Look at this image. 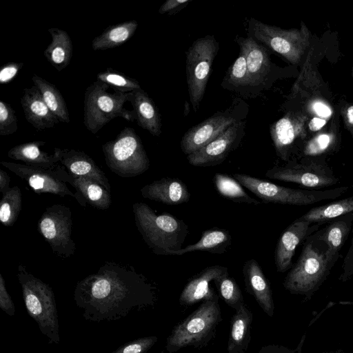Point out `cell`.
<instances>
[{"instance_id":"1","label":"cell","mask_w":353,"mask_h":353,"mask_svg":"<svg viewBox=\"0 0 353 353\" xmlns=\"http://www.w3.org/2000/svg\"><path fill=\"white\" fill-rule=\"evenodd\" d=\"M154 290L133 267L105 261L97 272L77 283L74 300L87 321H118L153 305Z\"/></svg>"},{"instance_id":"2","label":"cell","mask_w":353,"mask_h":353,"mask_svg":"<svg viewBox=\"0 0 353 353\" xmlns=\"http://www.w3.org/2000/svg\"><path fill=\"white\" fill-rule=\"evenodd\" d=\"M135 225L152 252L172 255L181 250L188 234V225L169 213L157 214L148 204L132 205Z\"/></svg>"},{"instance_id":"3","label":"cell","mask_w":353,"mask_h":353,"mask_svg":"<svg viewBox=\"0 0 353 353\" xmlns=\"http://www.w3.org/2000/svg\"><path fill=\"white\" fill-rule=\"evenodd\" d=\"M17 278L27 312L37 322L48 343L59 344L58 314L52 288L31 274L22 264L18 266Z\"/></svg>"},{"instance_id":"4","label":"cell","mask_w":353,"mask_h":353,"mask_svg":"<svg viewBox=\"0 0 353 353\" xmlns=\"http://www.w3.org/2000/svg\"><path fill=\"white\" fill-rule=\"evenodd\" d=\"M306 240L299 259L285 278L283 286L291 294L310 299L326 279L332 267L325 243L315 234Z\"/></svg>"},{"instance_id":"5","label":"cell","mask_w":353,"mask_h":353,"mask_svg":"<svg viewBox=\"0 0 353 353\" xmlns=\"http://www.w3.org/2000/svg\"><path fill=\"white\" fill-rule=\"evenodd\" d=\"M222 320L219 299L203 301L172 330L166 340V350L174 353L183 347L205 345L214 336Z\"/></svg>"},{"instance_id":"6","label":"cell","mask_w":353,"mask_h":353,"mask_svg":"<svg viewBox=\"0 0 353 353\" xmlns=\"http://www.w3.org/2000/svg\"><path fill=\"white\" fill-rule=\"evenodd\" d=\"M110 86L99 81L90 84L84 94L83 123L88 130L97 134L108 123L117 117L135 120L133 110L123 105L130 101L131 92H108Z\"/></svg>"},{"instance_id":"7","label":"cell","mask_w":353,"mask_h":353,"mask_svg":"<svg viewBox=\"0 0 353 353\" xmlns=\"http://www.w3.org/2000/svg\"><path fill=\"white\" fill-rule=\"evenodd\" d=\"M233 176L242 186L266 203L299 206L307 205L336 199L348 190L347 186L325 190L293 189L276 185L246 174L235 173Z\"/></svg>"},{"instance_id":"8","label":"cell","mask_w":353,"mask_h":353,"mask_svg":"<svg viewBox=\"0 0 353 353\" xmlns=\"http://www.w3.org/2000/svg\"><path fill=\"white\" fill-rule=\"evenodd\" d=\"M102 151L109 169L119 176H136L150 167L141 140L132 128L125 127L114 139L102 145Z\"/></svg>"},{"instance_id":"9","label":"cell","mask_w":353,"mask_h":353,"mask_svg":"<svg viewBox=\"0 0 353 353\" xmlns=\"http://www.w3.org/2000/svg\"><path fill=\"white\" fill-rule=\"evenodd\" d=\"M219 43L213 35H206L193 42L186 52V76L189 97L195 112L202 101Z\"/></svg>"},{"instance_id":"10","label":"cell","mask_w":353,"mask_h":353,"mask_svg":"<svg viewBox=\"0 0 353 353\" xmlns=\"http://www.w3.org/2000/svg\"><path fill=\"white\" fill-rule=\"evenodd\" d=\"M37 229L54 254L65 259L74 254L76 244L72 238V216L70 208L61 204L48 207L38 221Z\"/></svg>"},{"instance_id":"11","label":"cell","mask_w":353,"mask_h":353,"mask_svg":"<svg viewBox=\"0 0 353 353\" xmlns=\"http://www.w3.org/2000/svg\"><path fill=\"white\" fill-rule=\"evenodd\" d=\"M265 176L271 179L294 183L308 188L318 190L339 182L334 172L325 163L308 161L290 162L284 166H274Z\"/></svg>"},{"instance_id":"12","label":"cell","mask_w":353,"mask_h":353,"mask_svg":"<svg viewBox=\"0 0 353 353\" xmlns=\"http://www.w3.org/2000/svg\"><path fill=\"white\" fill-rule=\"evenodd\" d=\"M249 37L272 50L295 62L300 54V37L294 30H283L251 18L248 21Z\"/></svg>"},{"instance_id":"13","label":"cell","mask_w":353,"mask_h":353,"mask_svg":"<svg viewBox=\"0 0 353 353\" xmlns=\"http://www.w3.org/2000/svg\"><path fill=\"white\" fill-rule=\"evenodd\" d=\"M244 122L236 121L200 150L187 156L194 166H212L223 162L239 145L244 135Z\"/></svg>"},{"instance_id":"14","label":"cell","mask_w":353,"mask_h":353,"mask_svg":"<svg viewBox=\"0 0 353 353\" xmlns=\"http://www.w3.org/2000/svg\"><path fill=\"white\" fill-rule=\"evenodd\" d=\"M1 165L26 181L37 194L50 193L61 197L77 198L75 192H72L66 183L57 176L53 170L4 161H1Z\"/></svg>"},{"instance_id":"15","label":"cell","mask_w":353,"mask_h":353,"mask_svg":"<svg viewBox=\"0 0 353 353\" xmlns=\"http://www.w3.org/2000/svg\"><path fill=\"white\" fill-rule=\"evenodd\" d=\"M236 122L226 112H217L189 129L181 141L182 151L187 156L200 150Z\"/></svg>"},{"instance_id":"16","label":"cell","mask_w":353,"mask_h":353,"mask_svg":"<svg viewBox=\"0 0 353 353\" xmlns=\"http://www.w3.org/2000/svg\"><path fill=\"white\" fill-rule=\"evenodd\" d=\"M53 170L61 181L70 184L75 189L76 200L82 207H86L87 203L99 210H106L110 207V192L101 185L90 179L70 173L59 163Z\"/></svg>"},{"instance_id":"17","label":"cell","mask_w":353,"mask_h":353,"mask_svg":"<svg viewBox=\"0 0 353 353\" xmlns=\"http://www.w3.org/2000/svg\"><path fill=\"white\" fill-rule=\"evenodd\" d=\"M320 225L298 218L285 230L277 242L274 252L277 272H285L291 268L297 246L316 230Z\"/></svg>"},{"instance_id":"18","label":"cell","mask_w":353,"mask_h":353,"mask_svg":"<svg viewBox=\"0 0 353 353\" xmlns=\"http://www.w3.org/2000/svg\"><path fill=\"white\" fill-rule=\"evenodd\" d=\"M53 154L58 163L70 173L90 179L110 192L111 186L105 174L84 152L74 149L55 148Z\"/></svg>"},{"instance_id":"19","label":"cell","mask_w":353,"mask_h":353,"mask_svg":"<svg viewBox=\"0 0 353 353\" xmlns=\"http://www.w3.org/2000/svg\"><path fill=\"white\" fill-rule=\"evenodd\" d=\"M228 268L221 265L209 266L190 279L179 296L181 305L190 306L201 301L219 299L218 295L210 283L228 272Z\"/></svg>"},{"instance_id":"20","label":"cell","mask_w":353,"mask_h":353,"mask_svg":"<svg viewBox=\"0 0 353 353\" xmlns=\"http://www.w3.org/2000/svg\"><path fill=\"white\" fill-rule=\"evenodd\" d=\"M243 275L246 291L268 316H273L274 304L272 290L259 263L253 259L246 261L243 267Z\"/></svg>"},{"instance_id":"21","label":"cell","mask_w":353,"mask_h":353,"mask_svg":"<svg viewBox=\"0 0 353 353\" xmlns=\"http://www.w3.org/2000/svg\"><path fill=\"white\" fill-rule=\"evenodd\" d=\"M236 40L245 53L250 88L262 85L270 68V60L265 47L250 37H236Z\"/></svg>"},{"instance_id":"22","label":"cell","mask_w":353,"mask_h":353,"mask_svg":"<svg viewBox=\"0 0 353 353\" xmlns=\"http://www.w3.org/2000/svg\"><path fill=\"white\" fill-rule=\"evenodd\" d=\"M142 196L164 204L175 205L188 202L190 194L186 185L180 179L163 177L140 190Z\"/></svg>"},{"instance_id":"23","label":"cell","mask_w":353,"mask_h":353,"mask_svg":"<svg viewBox=\"0 0 353 353\" xmlns=\"http://www.w3.org/2000/svg\"><path fill=\"white\" fill-rule=\"evenodd\" d=\"M21 105L26 119L37 130L53 128L59 122V119L48 108L40 91L34 85L23 90Z\"/></svg>"},{"instance_id":"24","label":"cell","mask_w":353,"mask_h":353,"mask_svg":"<svg viewBox=\"0 0 353 353\" xmlns=\"http://www.w3.org/2000/svg\"><path fill=\"white\" fill-rule=\"evenodd\" d=\"M353 212L332 220L324 229L315 234L326 245L328 262L332 268L352 229Z\"/></svg>"},{"instance_id":"25","label":"cell","mask_w":353,"mask_h":353,"mask_svg":"<svg viewBox=\"0 0 353 353\" xmlns=\"http://www.w3.org/2000/svg\"><path fill=\"white\" fill-rule=\"evenodd\" d=\"M129 101L137 124L153 136L159 137L161 133V117L152 99L140 88L131 92Z\"/></svg>"},{"instance_id":"26","label":"cell","mask_w":353,"mask_h":353,"mask_svg":"<svg viewBox=\"0 0 353 353\" xmlns=\"http://www.w3.org/2000/svg\"><path fill=\"white\" fill-rule=\"evenodd\" d=\"M253 314L244 303L232 316L228 353H246L251 339Z\"/></svg>"},{"instance_id":"27","label":"cell","mask_w":353,"mask_h":353,"mask_svg":"<svg viewBox=\"0 0 353 353\" xmlns=\"http://www.w3.org/2000/svg\"><path fill=\"white\" fill-rule=\"evenodd\" d=\"M45 144L46 142L43 141L21 143L10 148L8 157L28 165L54 170L59 164L58 161L54 154H49L41 150V147Z\"/></svg>"},{"instance_id":"28","label":"cell","mask_w":353,"mask_h":353,"mask_svg":"<svg viewBox=\"0 0 353 353\" xmlns=\"http://www.w3.org/2000/svg\"><path fill=\"white\" fill-rule=\"evenodd\" d=\"M51 43L44 51L48 61L59 72L65 69L72 57V43L68 32L58 28H50Z\"/></svg>"},{"instance_id":"29","label":"cell","mask_w":353,"mask_h":353,"mask_svg":"<svg viewBox=\"0 0 353 353\" xmlns=\"http://www.w3.org/2000/svg\"><path fill=\"white\" fill-rule=\"evenodd\" d=\"M232 237L230 233L223 229L214 228L205 230L201 239L194 244L189 245L173 253L174 256H181L194 251H207L212 254H222L231 245Z\"/></svg>"},{"instance_id":"30","label":"cell","mask_w":353,"mask_h":353,"mask_svg":"<svg viewBox=\"0 0 353 353\" xmlns=\"http://www.w3.org/2000/svg\"><path fill=\"white\" fill-rule=\"evenodd\" d=\"M138 28V22L131 20L108 26L100 35L93 39L94 50H105L119 47L127 42Z\"/></svg>"},{"instance_id":"31","label":"cell","mask_w":353,"mask_h":353,"mask_svg":"<svg viewBox=\"0 0 353 353\" xmlns=\"http://www.w3.org/2000/svg\"><path fill=\"white\" fill-rule=\"evenodd\" d=\"M353 212V196L312 208L299 217L312 223L322 224Z\"/></svg>"},{"instance_id":"32","label":"cell","mask_w":353,"mask_h":353,"mask_svg":"<svg viewBox=\"0 0 353 353\" xmlns=\"http://www.w3.org/2000/svg\"><path fill=\"white\" fill-rule=\"evenodd\" d=\"M32 80L40 91L46 104L59 121L69 123L70 117L67 105L57 87L37 75H33Z\"/></svg>"},{"instance_id":"33","label":"cell","mask_w":353,"mask_h":353,"mask_svg":"<svg viewBox=\"0 0 353 353\" xmlns=\"http://www.w3.org/2000/svg\"><path fill=\"white\" fill-rule=\"evenodd\" d=\"M270 133L278 156L287 161L290 147L297 134L294 121L289 116L280 119L272 125Z\"/></svg>"},{"instance_id":"34","label":"cell","mask_w":353,"mask_h":353,"mask_svg":"<svg viewBox=\"0 0 353 353\" xmlns=\"http://www.w3.org/2000/svg\"><path fill=\"white\" fill-rule=\"evenodd\" d=\"M217 192L223 197L234 202L258 205L261 202L250 196L241 184L228 175L216 173L213 178Z\"/></svg>"},{"instance_id":"35","label":"cell","mask_w":353,"mask_h":353,"mask_svg":"<svg viewBox=\"0 0 353 353\" xmlns=\"http://www.w3.org/2000/svg\"><path fill=\"white\" fill-rule=\"evenodd\" d=\"M22 209V194L20 188L14 185L2 195L0 201V221L6 227L12 226L17 221Z\"/></svg>"},{"instance_id":"36","label":"cell","mask_w":353,"mask_h":353,"mask_svg":"<svg viewBox=\"0 0 353 353\" xmlns=\"http://www.w3.org/2000/svg\"><path fill=\"white\" fill-rule=\"evenodd\" d=\"M214 283L221 299L235 312L245 303L240 288L228 272L214 280Z\"/></svg>"},{"instance_id":"37","label":"cell","mask_w":353,"mask_h":353,"mask_svg":"<svg viewBox=\"0 0 353 353\" xmlns=\"http://www.w3.org/2000/svg\"><path fill=\"white\" fill-rule=\"evenodd\" d=\"M97 80L106 83L115 92L128 93L140 89L139 83L134 79L125 75L111 68L99 72Z\"/></svg>"},{"instance_id":"38","label":"cell","mask_w":353,"mask_h":353,"mask_svg":"<svg viewBox=\"0 0 353 353\" xmlns=\"http://www.w3.org/2000/svg\"><path fill=\"white\" fill-rule=\"evenodd\" d=\"M225 77L224 83L229 85L228 89L250 88L245 53L241 48L238 57L229 68Z\"/></svg>"},{"instance_id":"39","label":"cell","mask_w":353,"mask_h":353,"mask_svg":"<svg viewBox=\"0 0 353 353\" xmlns=\"http://www.w3.org/2000/svg\"><path fill=\"white\" fill-rule=\"evenodd\" d=\"M18 128L17 118L12 106L4 101H0V135L14 134Z\"/></svg>"},{"instance_id":"40","label":"cell","mask_w":353,"mask_h":353,"mask_svg":"<svg viewBox=\"0 0 353 353\" xmlns=\"http://www.w3.org/2000/svg\"><path fill=\"white\" fill-rule=\"evenodd\" d=\"M157 341L156 336L141 337L124 343L111 353H146Z\"/></svg>"},{"instance_id":"41","label":"cell","mask_w":353,"mask_h":353,"mask_svg":"<svg viewBox=\"0 0 353 353\" xmlns=\"http://www.w3.org/2000/svg\"><path fill=\"white\" fill-rule=\"evenodd\" d=\"M332 143V137L321 134L312 139L305 146L304 153L308 156H316L326 152Z\"/></svg>"},{"instance_id":"42","label":"cell","mask_w":353,"mask_h":353,"mask_svg":"<svg viewBox=\"0 0 353 353\" xmlns=\"http://www.w3.org/2000/svg\"><path fill=\"white\" fill-rule=\"evenodd\" d=\"M0 308L9 316H13L15 314L14 304L7 291L6 281L1 274H0Z\"/></svg>"},{"instance_id":"43","label":"cell","mask_w":353,"mask_h":353,"mask_svg":"<svg viewBox=\"0 0 353 353\" xmlns=\"http://www.w3.org/2000/svg\"><path fill=\"white\" fill-rule=\"evenodd\" d=\"M22 62H9L2 66L0 70V83H10L19 73L23 66Z\"/></svg>"},{"instance_id":"44","label":"cell","mask_w":353,"mask_h":353,"mask_svg":"<svg viewBox=\"0 0 353 353\" xmlns=\"http://www.w3.org/2000/svg\"><path fill=\"white\" fill-rule=\"evenodd\" d=\"M352 236L350 248L345 256L342 265V272L339 276V280L345 282L353 275V228L352 230Z\"/></svg>"},{"instance_id":"45","label":"cell","mask_w":353,"mask_h":353,"mask_svg":"<svg viewBox=\"0 0 353 353\" xmlns=\"http://www.w3.org/2000/svg\"><path fill=\"white\" fill-rule=\"evenodd\" d=\"M192 0H167L159 9V13H174L188 4Z\"/></svg>"},{"instance_id":"46","label":"cell","mask_w":353,"mask_h":353,"mask_svg":"<svg viewBox=\"0 0 353 353\" xmlns=\"http://www.w3.org/2000/svg\"><path fill=\"white\" fill-rule=\"evenodd\" d=\"M259 353H294L288 348L275 345H268L261 347Z\"/></svg>"},{"instance_id":"47","label":"cell","mask_w":353,"mask_h":353,"mask_svg":"<svg viewBox=\"0 0 353 353\" xmlns=\"http://www.w3.org/2000/svg\"><path fill=\"white\" fill-rule=\"evenodd\" d=\"M10 182V178L6 172L0 170V192L2 194H5L9 189V185Z\"/></svg>"},{"instance_id":"48","label":"cell","mask_w":353,"mask_h":353,"mask_svg":"<svg viewBox=\"0 0 353 353\" xmlns=\"http://www.w3.org/2000/svg\"><path fill=\"white\" fill-rule=\"evenodd\" d=\"M315 112L321 117H327L332 114L331 110L322 103L317 102L314 105Z\"/></svg>"},{"instance_id":"49","label":"cell","mask_w":353,"mask_h":353,"mask_svg":"<svg viewBox=\"0 0 353 353\" xmlns=\"http://www.w3.org/2000/svg\"><path fill=\"white\" fill-rule=\"evenodd\" d=\"M325 123V120L314 117L310 121L309 128L312 131H316L321 129Z\"/></svg>"},{"instance_id":"50","label":"cell","mask_w":353,"mask_h":353,"mask_svg":"<svg viewBox=\"0 0 353 353\" xmlns=\"http://www.w3.org/2000/svg\"><path fill=\"white\" fill-rule=\"evenodd\" d=\"M347 117L348 121L353 124V105L350 106L347 110Z\"/></svg>"}]
</instances>
